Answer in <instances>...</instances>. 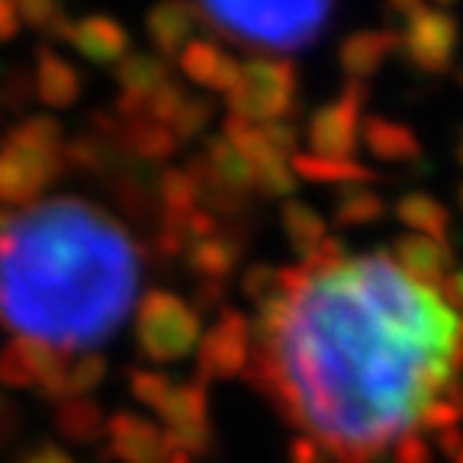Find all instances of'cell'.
Returning a JSON list of instances; mask_svg holds the SVG:
<instances>
[{
    "mask_svg": "<svg viewBox=\"0 0 463 463\" xmlns=\"http://www.w3.org/2000/svg\"><path fill=\"white\" fill-rule=\"evenodd\" d=\"M210 116H213L210 100H203V97H184L181 109H177V116L171 119V132L177 136V142L194 138L200 129H206Z\"/></svg>",
    "mask_w": 463,
    "mask_h": 463,
    "instance_id": "cell-32",
    "label": "cell"
},
{
    "mask_svg": "<svg viewBox=\"0 0 463 463\" xmlns=\"http://www.w3.org/2000/svg\"><path fill=\"white\" fill-rule=\"evenodd\" d=\"M158 200L167 219H190L200 206V187L187 171H165L158 177Z\"/></svg>",
    "mask_w": 463,
    "mask_h": 463,
    "instance_id": "cell-26",
    "label": "cell"
},
{
    "mask_svg": "<svg viewBox=\"0 0 463 463\" xmlns=\"http://www.w3.org/2000/svg\"><path fill=\"white\" fill-rule=\"evenodd\" d=\"M392 260H396L399 268H402L405 277H412L415 283L421 287H431L438 289L444 283V277L450 274V245L448 241H434L425 239V235H402L392 248Z\"/></svg>",
    "mask_w": 463,
    "mask_h": 463,
    "instance_id": "cell-13",
    "label": "cell"
},
{
    "mask_svg": "<svg viewBox=\"0 0 463 463\" xmlns=\"http://www.w3.org/2000/svg\"><path fill=\"white\" fill-rule=\"evenodd\" d=\"M103 373H107V361L97 354L68 364V399H87V392L100 386Z\"/></svg>",
    "mask_w": 463,
    "mask_h": 463,
    "instance_id": "cell-30",
    "label": "cell"
},
{
    "mask_svg": "<svg viewBox=\"0 0 463 463\" xmlns=\"http://www.w3.org/2000/svg\"><path fill=\"white\" fill-rule=\"evenodd\" d=\"M280 219H283V229H287L289 245L303 254V260L309 258V254L328 239L326 219L318 216L316 210H309V206H306V203H299V200H287V203H283Z\"/></svg>",
    "mask_w": 463,
    "mask_h": 463,
    "instance_id": "cell-22",
    "label": "cell"
},
{
    "mask_svg": "<svg viewBox=\"0 0 463 463\" xmlns=\"http://www.w3.org/2000/svg\"><path fill=\"white\" fill-rule=\"evenodd\" d=\"M396 216L402 225L412 229V235H425L434 241H448V229H450V213L448 206L434 200L428 194H405L396 203Z\"/></svg>",
    "mask_w": 463,
    "mask_h": 463,
    "instance_id": "cell-20",
    "label": "cell"
},
{
    "mask_svg": "<svg viewBox=\"0 0 463 463\" xmlns=\"http://www.w3.org/2000/svg\"><path fill=\"white\" fill-rule=\"evenodd\" d=\"M396 49H399V33H392V29H361V33H354V36H347L341 43L338 52L341 71L347 74V80L367 84L370 74L380 71V65Z\"/></svg>",
    "mask_w": 463,
    "mask_h": 463,
    "instance_id": "cell-16",
    "label": "cell"
},
{
    "mask_svg": "<svg viewBox=\"0 0 463 463\" xmlns=\"http://www.w3.org/2000/svg\"><path fill=\"white\" fill-rule=\"evenodd\" d=\"M392 14L402 16L399 49L419 71L441 74L448 71L450 58L460 43V26L448 10L425 7V4H396Z\"/></svg>",
    "mask_w": 463,
    "mask_h": 463,
    "instance_id": "cell-7",
    "label": "cell"
},
{
    "mask_svg": "<svg viewBox=\"0 0 463 463\" xmlns=\"http://www.w3.org/2000/svg\"><path fill=\"white\" fill-rule=\"evenodd\" d=\"M460 161H463V138H460Z\"/></svg>",
    "mask_w": 463,
    "mask_h": 463,
    "instance_id": "cell-44",
    "label": "cell"
},
{
    "mask_svg": "<svg viewBox=\"0 0 463 463\" xmlns=\"http://www.w3.org/2000/svg\"><path fill=\"white\" fill-rule=\"evenodd\" d=\"M65 43H71L94 65H119L129 55V33L113 16H84L71 23Z\"/></svg>",
    "mask_w": 463,
    "mask_h": 463,
    "instance_id": "cell-14",
    "label": "cell"
},
{
    "mask_svg": "<svg viewBox=\"0 0 463 463\" xmlns=\"http://www.w3.org/2000/svg\"><path fill=\"white\" fill-rule=\"evenodd\" d=\"M289 167H293V174L316 184L373 181V171L357 165V161H332V158H318V155H297V158L289 161Z\"/></svg>",
    "mask_w": 463,
    "mask_h": 463,
    "instance_id": "cell-25",
    "label": "cell"
},
{
    "mask_svg": "<svg viewBox=\"0 0 463 463\" xmlns=\"http://www.w3.org/2000/svg\"><path fill=\"white\" fill-rule=\"evenodd\" d=\"M23 463H78L74 457H68L61 448H52V444H45V448H36L33 454H26V460Z\"/></svg>",
    "mask_w": 463,
    "mask_h": 463,
    "instance_id": "cell-39",
    "label": "cell"
},
{
    "mask_svg": "<svg viewBox=\"0 0 463 463\" xmlns=\"http://www.w3.org/2000/svg\"><path fill=\"white\" fill-rule=\"evenodd\" d=\"M65 165L74 167H100L103 165V148L90 138H78V142L65 145Z\"/></svg>",
    "mask_w": 463,
    "mask_h": 463,
    "instance_id": "cell-35",
    "label": "cell"
},
{
    "mask_svg": "<svg viewBox=\"0 0 463 463\" xmlns=\"http://www.w3.org/2000/svg\"><path fill=\"white\" fill-rule=\"evenodd\" d=\"M7 219H10V213H4V210H0V229H4V225H7Z\"/></svg>",
    "mask_w": 463,
    "mask_h": 463,
    "instance_id": "cell-41",
    "label": "cell"
},
{
    "mask_svg": "<svg viewBox=\"0 0 463 463\" xmlns=\"http://www.w3.org/2000/svg\"><path fill=\"white\" fill-rule=\"evenodd\" d=\"M251 351V322L239 309H222L219 318L200 335V373L206 380H232L245 373Z\"/></svg>",
    "mask_w": 463,
    "mask_h": 463,
    "instance_id": "cell-10",
    "label": "cell"
},
{
    "mask_svg": "<svg viewBox=\"0 0 463 463\" xmlns=\"http://www.w3.org/2000/svg\"><path fill=\"white\" fill-rule=\"evenodd\" d=\"M116 80L123 87V94H136L152 100L155 90L167 84V68L161 65L155 55H145V52H129V55L116 65Z\"/></svg>",
    "mask_w": 463,
    "mask_h": 463,
    "instance_id": "cell-21",
    "label": "cell"
},
{
    "mask_svg": "<svg viewBox=\"0 0 463 463\" xmlns=\"http://www.w3.org/2000/svg\"><path fill=\"white\" fill-rule=\"evenodd\" d=\"M289 463H328V454L312 438H293L289 444Z\"/></svg>",
    "mask_w": 463,
    "mask_h": 463,
    "instance_id": "cell-37",
    "label": "cell"
},
{
    "mask_svg": "<svg viewBox=\"0 0 463 463\" xmlns=\"http://www.w3.org/2000/svg\"><path fill=\"white\" fill-rule=\"evenodd\" d=\"M258 335L248 380L338 463L415 434L460 386V318L386 251L309 270L297 297L258 306Z\"/></svg>",
    "mask_w": 463,
    "mask_h": 463,
    "instance_id": "cell-1",
    "label": "cell"
},
{
    "mask_svg": "<svg viewBox=\"0 0 463 463\" xmlns=\"http://www.w3.org/2000/svg\"><path fill=\"white\" fill-rule=\"evenodd\" d=\"M107 438L113 457L123 463H167L174 454L167 434L136 412H119L107 421Z\"/></svg>",
    "mask_w": 463,
    "mask_h": 463,
    "instance_id": "cell-12",
    "label": "cell"
},
{
    "mask_svg": "<svg viewBox=\"0 0 463 463\" xmlns=\"http://www.w3.org/2000/svg\"><path fill=\"white\" fill-rule=\"evenodd\" d=\"M460 203H463V187H460Z\"/></svg>",
    "mask_w": 463,
    "mask_h": 463,
    "instance_id": "cell-45",
    "label": "cell"
},
{
    "mask_svg": "<svg viewBox=\"0 0 463 463\" xmlns=\"http://www.w3.org/2000/svg\"><path fill=\"white\" fill-rule=\"evenodd\" d=\"M392 463H431V448L419 431L405 434L402 441L392 444Z\"/></svg>",
    "mask_w": 463,
    "mask_h": 463,
    "instance_id": "cell-34",
    "label": "cell"
},
{
    "mask_svg": "<svg viewBox=\"0 0 463 463\" xmlns=\"http://www.w3.org/2000/svg\"><path fill=\"white\" fill-rule=\"evenodd\" d=\"M194 16V7H184V4H161V7L148 10L145 14V26H148L155 49L161 55H181L190 43Z\"/></svg>",
    "mask_w": 463,
    "mask_h": 463,
    "instance_id": "cell-19",
    "label": "cell"
},
{
    "mask_svg": "<svg viewBox=\"0 0 463 463\" xmlns=\"http://www.w3.org/2000/svg\"><path fill=\"white\" fill-rule=\"evenodd\" d=\"M136 341L148 361H177L200 345V318L174 293L152 289L136 309Z\"/></svg>",
    "mask_w": 463,
    "mask_h": 463,
    "instance_id": "cell-5",
    "label": "cell"
},
{
    "mask_svg": "<svg viewBox=\"0 0 463 463\" xmlns=\"http://www.w3.org/2000/svg\"><path fill=\"white\" fill-rule=\"evenodd\" d=\"M36 90L45 107L65 109L80 97V74L71 61L52 49H39L36 58Z\"/></svg>",
    "mask_w": 463,
    "mask_h": 463,
    "instance_id": "cell-18",
    "label": "cell"
},
{
    "mask_svg": "<svg viewBox=\"0 0 463 463\" xmlns=\"http://www.w3.org/2000/svg\"><path fill=\"white\" fill-rule=\"evenodd\" d=\"M58 431L74 444H94L103 434V412L94 399H65L58 402Z\"/></svg>",
    "mask_w": 463,
    "mask_h": 463,
    "instance_id": "cell-23",
    "label": "cell"
},
{
    "mask_svg": "<svg viewBox=\"0 0 463 463\" xmlns=\"http://www.w3.org/2000/svg\"><path fill=\"white\" fill-rule=\"evenodd\" d=\"M167 463H194V457L184 454V450H174V454L167 457Z\"/></svg>",
    "mask_w": 463,
    "mask_h": 463,
    "instance_id": "cell-40",
    "label": "cell"
},
{
    "mask_svg": "<svg viewBox=\"0 0 463 463\" xmlns=\"http://www.w3.org/2000/svg\"><path fill=\"white\" fill-rule=\"evenodd\" d=\"M129 386H132V396L142 405H148V409H155V412H158L161 405L167 402V396L174 392L171 380L165 373H155V370H136L129 376Z\"/></svg>",
    "mask_w": 463,
    "mask_h": 463,
    "instance_id": "cell-31",
    "label": "cell"
},
{
    "mask_svg": "<svg viewBox=\"0 0 463 463\" xmlns=\"http://www.w3.org/2000/svg\"><path fill=\"white\" fill-rule=\"evenodd\" d=\"M194 14L219 36L248 49L297 52L312 45L326 29L328 4H196Z\"/></svg>",
    "mask_w": 463,
    "mask_h": 463,
    "instance_id": "cell-3",
    "label": "cell"
},
{
    "mask_svg": "<svg viewBox=\"0 0 463 463\" xmlns=\"http://www.w3.org/2000/svg\"><path fill=\"white\" fill-rule=\"evenodd\" d=\"M367 97V84L347 80L338 100L326 103L312 113L309 123V145L318 158L332 161H354L357 145H361V109Z\"/></svg>",
    "mask_w": 463,
    "mask_h": 463,
    "instance_id": "cell-9",
    "label": "cell"
},
{
    "mask_svg": "<svg viewBox=\"0 0 463 463\" xmlns=\"http://www.w3.org/2000/svg\"><path fill=\"white\" fill-rule=\"evenodd\" d=\"M16 33H20V10L0 0V39H14Z\"/></svg>",
    "mask_w": 463,
    "mask_h": 463,
    "instance_id": "cell-38",
    "label": "cell"
},
{
    "mask_svg": "<svg viewBox=\"0 0 463 463\" xmlns=\"http://www.w3.org/2000/svg\"><path fill=\"white\" fill-rule=\"evenodd\" d=\"M16 10H20V20H26L29 26L43 29V33H49V36L61 39V43H65L68 33H71L74 20H68L61 4H52V0H23Z\"/></svg>",
    "mask_w": 463,
    "mask_h": 463,
    "instance_id": "cell-29",
    "label": "cell"
},
{
    "mask_svg": "<svg viewBox=\"0 0 463 463\" xmlns=\"http://www.w3.org/2000/svg\"><path fill=\"white\" fill-rule=\"evenodd\" d=\"M158 415L167 425L165 434L171 450H184L190 457L206 454L210 448V399H206V386L200 380L174 386Z\"/></svg>",
    "mask_w": 463,
    "mask_h": 463,
    "instance_id": "cell-11",
    "label": "cell"
},
{
    "mask_svg": "<svg viewBox=\"0 0 463 463\" xmlns=\"http://www.w3.org/2000/svg\"><path fill=\"white\" fill-rule=\"evenodd\" d=\"M386 213V203L373 190H345L335 203V222L351 229V225H370Z\"/></svg>",
    "mask_w": 463,
    "mask_h": 463,
    "instance_id": "cell-28",
    "label": "cell"
},
{
    "mask_svg": "<svg viewBox=\"0 0 463 463\" xmlns=\"http://www.w3.org/2000/svg\"><path fill=\"white\" fill-rule=\"evenodd\" d=\"M181 68L190 80L210 87V90H222V94H232L241 78L239 61L206 39H190L187 49L181 52Z\"/></svg>",
    "mask_w": 463,
    "mask_h": 463,
    "instance_id": "cell-15",
    "label": "cell"
},
{
    "mask_svg": "<svg viewBox=\"0 0 463 463\" xmlns=\"http://www.w3.org/2000/svg\"><path fill=\"white\" fill-rule=\"evenodd\" d=\"M65 167V132L49 116L20 123L0 145V206H36Z\"/></svg>",
    "mask_w": 463,
    "mask_h": 463,
    "instance_id": "cell-4",
    "label": "cell"
},
{
    "mask_svg": "<svg viewBox=\"0 0 463 463\" xmlns=\"http://www.w3.org/2000/svg\"><path fill=\"white\" fill-rule=\"evenodd\" d=\"M274 283H277V270L270 268V264H258V268H251L245 274V297H251L254 303H268L270 297H274Z\"/></svg>",
    "mask_w": 463,
    "mask_h": 463,
    "instance_id": "cell-33",
    "label": "cell"
},
{
    "mask_svg": "<svg viewBox=\"0 0 463 463\" xmlns=\"http://www.w3.org/2000/svg\"><path fill=\"white\" fill-rule=\"evenodd\" d=\"M297 107V68L274 58H254L241 65V78L229 94L232 116L248 123H277Z\"/></svg>",
    "mask_w": 463,
    "mask_h": 463,
    "instance_id": "cell-6",
    "label": "cell"
},
{
    "mask_svg": "<svg viewBox=\"0 0 463 463\" xmlns=\"http://www.w3.org/2000/svg\"><path fill=\"white\" fill-rule=\"evenodd\" d=\"M460 351H463V318H460Z\"/></svg>",
    "mask_w": 463,
    "mask_h": 463,
    "instance_id": "cell-42",
    "label": "cell"
},
{
    "mask_svg": "<svg viewBox=\"0 0 463 463\" xmlns=\"http://www.w3.org/2000/svg\"><path fill=\"white\" fill-rule=\"evenodd\" d=\"M138 251L109 213L58 196L0 229V326L55 351H84L126 322Z\"/></svg>",
    "mask_w": 463,
    "mask_h": 463,
    "instance_id": "cell-2",
    "label": "cell"
},
{
    "mask_svg": "<svg viewBox=\"0 0 463 463\" xmlns=\"http://www.w3.org/2000/svg\"><path fill=\"white\" fill-rule=\"evenodd\" d=\"M126 142L136 155L148 161H165L167 155H174L177 148V136L171 132V126L158 123L152 116H138V119H129L126 123Z\"/></svg>",
    "mask_w": 463,
    "mask_h": 463,
    "instance_id": "cell-24",
    "label": "cell"
},
{
    "mask_svg": "<svg viewBox=\"0 0 463 463\" xmlns=\"http://www.w3.org/2000/svg\"><path fill=\"white\" fill-rule=\"evenodd\" d=\"M361 138L373 158L390 161V165L415 161L421 155V145H419V138H415V132L402 123L383 119V116H367L361 123Z\"/></svg>",
    "mask_w": 463,
    "mask_h": 463,
    "instance_id": "cell-17",
    "label": "cell"
},
{
    "mask_svg": "<svg viewBox=\"0 0 463 463\" xmlns=\"http://www.w3.org/2000/svg\"><path fill=\"white\" fill-rule=\"evenodd\" d=\"M187 264L196 270V274L210 277V280H222V277H229L232 270H235V264H239V248L216 235V239L190 245Z\"/></svg>",
    "mask_w": 463,
    "mask_h": 463,
    "instance_id": "cell-27",
    "label": "cell"
},
{
    "mask_svg": "<svg viewBox=\"0 0 463 463\" xmlns=\"http://www.w3.org/2000/svg\"><path fill=\"white\" fill-rule=\"evenodd\" d=\"M260 129H264L268 142L274 145L277 155H283L287 161L297 158V132H293V126L289 123H268V126H260Z\"/></svg>",
    "mask_w": 463,
    "mask_h": 463,
    "instance_id": "cell-36",
    "label": "cell"
},
{
    "mask_svg": "<svg viewBox=\"0 0 463 463\" xmlns=\"http://www.w3.org/2000/svg\"><path fill=\"white\" fill-rule=\"evenodd\" d=\"M0 383L14 390L39 386L45 399H68V361L61 351L33 338H14L0 354Z\"/></svg>",
    "mask_w": 463,
    "mask_h": 463,
    "instance_id": "cell-8",
    "label": "cell"
},
{
    "mask_svg": "<svg viewBox=\"0 0 463 463\" xmlns=\"http://www.w3.org/2000/svg\"><path fill=\"white\" fill-rule=\"evenodd\" d=\"M454 460H457V463H463V450H460V454H457V457H454Z\"/></svg>",
    "mask_w": 463,
    "mask_h": 463,
    "instance_id": "cell-43",
    "label": "cell"
}]
</instances>
